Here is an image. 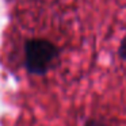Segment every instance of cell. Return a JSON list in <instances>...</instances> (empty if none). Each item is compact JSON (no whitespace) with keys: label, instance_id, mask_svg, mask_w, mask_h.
<instances>
[{"label":"cell","instance_id":"obj_1","mask_svg":"<svg viewBox=\"0 0 126 126\" xmlns=\"http://www.w3.org/2000/svg\"><path fill=\"white\" fill-rule=\"evenodd\" d=\"M58 57V47L44 38H31L25 44V66L33 75H45Z\"/></svg>","mask_w":126,"mask_h":126},{"label":"cell","instance_id":"obj_2","mask_svg":"<svg viewBox=\"0 0 126 126\" xmlns=\"http://www.w3.org/2000/svg\"><path fill=\"white\" fill-rule=\"evenodd\" d=\"M118 54L122 60L126 61V35L123 37V39L121 41V45H119V49H118Z\"/></svg>","mask_w":126,"mask_h":126},{"label":"cell","instance_id":"obj_3","mask_svg":"<svg viewBox=\"0 0 126 126\" xmlns=\"http://www.w3.org/2000/svg\"><path fill=\"white\" fill-rule=\"evenodd\" d=\"M84 126H107V125H104V123L99 122V121L90 119V121H87V122H85V125H84Z\"/></svg>","mask_w":126,"mask_h":126}]
</instances>
